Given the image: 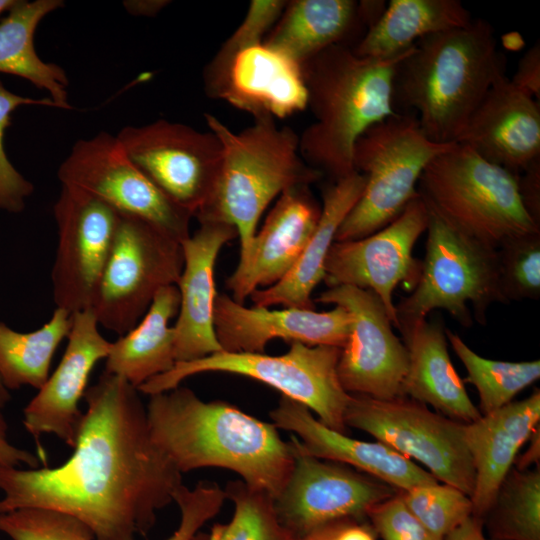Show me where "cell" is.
<instances>
[{
    "instance_id": "1",
    "label": "cell",
    "mask_w": 540,
    "mask_h": 540,
    "mask_svg": "<svg viewBox=\"0 0 540 540\" xmlns=\"http://www.w3.org/2000/svg\"><path fill=\"white\" fill-rule=\"evenodd\" d=\"M83 397L68 460L54 468L0 466V514L52 509L85 523L97 540H137L174 502L182 473L153 442L137 388L103 371Z\"/></svg>"
},
{
    "instance_id": "2",
    "label": "cell",
    "mask_w": 540,
    "mask_h": 540,
    "mask_svg": "<svg viewBox=\"0 0 540 540\" xmlns=\"http://www.w3.org/2000/svg\"><path fill=\"white\" fill-rule=\"evenodd\" d=\"M147 424L155 445L183 474L216 467L275 499L293 465L292 445L278 428L222 400L204 401L178 386L149 396Z\"/></svg>"
},
{
    "instance_id": "3",
    "label": "cell",
    "mask_w": 540,
    "mask_h": 540,
    "mask_svg": "<svg viewBox=\"0 0 540 540\" xmlns=\"http://www.w3.org/2000/svg\"><path fill=\"white\" fill-rule=\"evenodd\" d=\"M505 62L484 19L427 35L397 65L395 109L415 114L432 141L454 143L487 91L505 75Z\"/></svg>"
},
{
    "instance_id": "4",
    "label": "cell",
    "mask_w": 540,
    "mask_h": 540,
    "mask_svg": "<svg viewBox=\"0 0 540 540\" xmlns=\"http://www.w3.org/2000/svg\"><path fill=\"white\" fill-rule=\"evenodd\" d=\"M410 48L391 58L361 57L331 46L307 60L302 74L314 121L299 136L305 162L333 180L354 172L353 149L372 125L395 114L393 81Z\"/></svg>"
},
{
    "instance_id": "5",
    "label": "cell",
    "mask_w": 540,
    "mask_h": 540,
    "mask_svg": "<svg viewBox=\"0 0 540 540\" xmlns=\"http://www.w3.org/2000/svg\"><path fill=\"white\" fill-rule=\"evenodd\" d=\"M204 118L219 138L223 154L212 194L194 218L233 226L240 242V263L268 205L287 189L310 186L323 174L302 158L299 135L289 127H278L273 118H256L238 133L212 114Z\"/></svg>"
},
{
    "instance_id": "6",
    "label": "cell",
    "mask_w": 540,
    "mask_h": 540,
    "mask_svg": "<svg viewBox=\"0 0 540 540\" xmlns=\"http://www.w3.org/2000/svg\"><path fill=\"white\" fill-rule=\"evenodd\" d=\"M417 192L429 209L494 249L517 236L540 232L523 205L517 175L459 143L426 166Z\"/></svg>"
},
{
    "instance_id": "7",
    "label": "cell",
    "mask_w": 540,
    "mask_h": 540,
    "mask_svg": "<svg viewBox=\"0 0 540 540\" xmlns=\"http://www.w3.org/2000/svg\"><path fill=\"white\" fill-rule=\"evenodd\" d=\"M427 209L425 257L411 294L395 305L397 329L401 334L408 331L436 309L447 311L464 327L472 326L473 317L485 324L490 306L505 303L500 290L497 249Z\"/></svg>"
},
{
    "instance_id": "8",
    "label": "cell",
    "mask_w": 540,
    "mask_h": 540,
    "mask_svg": "<svg viewBox=\"0 0 540 540\" xmlns=\"http://www.w3.org/2000/svg\"><path fill=\"white\" fill-rule=\"evenodd\" d=\"M455 143L429 139L409 112H398L364 131L354 145L353 167L366 177L365 187L335 241L364 238L399 217L419 196L417 185L426 166Z\"/></svg>"
},
{
    "instance_id": "9",
    "label": "cell",
    "mask_w": 540,
    "mask_h": 540,
    "mask_svg": "<svg viewBox=\"0 0 540 540\" xmlns=\"http://www.w3.org/2000/svg\"><path fill=\"white\" fill-rule=\"evenodd\" d=\"M341 348L290 343L282 355L219 351L200 359L176 362L172 369L157 375L138 391L146 395L167 392L188 377L222 372L262 382L281 395L306 406L329 428L345 433V412L351 398L338 378Z\"/></svg>"
},
{
    "instance_id": "10",
    "label": "cell",
    "mask_w": 540,
    "mask_h": 540,
    "mask_svg": "<svg viewBox=\"0 0 540 540\" xmlns=\"http://www.w3.org/2000/svg\"><path fill=\"white\" fill-rule=\"evenodd\" d=\"M183 265L179 241L142 218L120 214L90 308L98 324L120 336L127 333L161 288L177 284Z\"/></svg>"
},
{
    "instance_id": "11",
    "label": "cell",
    "mask_w": 540,
    "mask_h": 540,
    "mask_svg": "<svg viewBox=\"0 0 540 540\" xmlns=\"http://www.w3.org/2000/svg\"><path fill=\"white\" fill-rule=\"evenodd\" d=\"M345 425L418 461L438 482L471 496L475 472L464 441V423L406 396L375 399L351 395Z\"/></svg>"
},
{
    "instance_id": "12",
    "label": "cell",
    "mask_w": 540,
    "mask_h": 540,
    "mask_svg": "<svg viewBox=\"0 0 540 540\" xmlns=\"http://www.w3.org/2000/svg\"><path fill=\"white\" fill-rule=\"evenodd\" d=\"M57 175L62 186L80 190L119 214L142 218L180 243L190 236L192 214L146 177L116 136L100 132L77 141Z\"/></svg>"
},
{
    "instance_id": "13",
    "label": "cell",
    "mask_w": 540,
    "mask_h": 540,
    "mask_svg": "<svg viewBox=\"0 0 540 540\" xmlns=\"http://www.w3.org/2000/svg\"><path fill=\"white\" fill-rule=\"evenodd\" d=\"M116 137L146 177L194 218L219 175L223 152L217 135L159 119L126 126Z\"/></svg>"
},
{
    "instance_id": "14",
    "label": "cell",
    "mask_w": 540,
    "mask_h": 540,
    "mask_svg": "<svg viewBox=\"0 0 540 540\" xmlns=\"http://www.w3.org/2000/svg\"><path fill=\"white\" fill-rule=\"evenodd\" d=\"M315 301L340 306L352 319L337 365L343 389L375 399L403 396L408 351L393 332L381 300L370 290L336 286L324 290Z\"/></svg>"
},
{
    "instance_id": "15",
    "label": "cell",
    "mask_w": 540,
    "mask_h": 540,
    "mask_svg": "<svg viewBox=\"0 0 540 540\" xmlns=\"http://www.w3.org/2000/svg\"><path fill=\"white\" fill-rule=\"evenodd\" d=\"M427 224L428 209L418 196L399 217L375 233L335 241L326 258L324 283L328 288L354 286L372 291L397 328L393 294L400 284L413 290L419 279L421 261L412 252Z\"/></svg>"
},
{
    "instance_id": "16",
    "label": "cell",
    "mask_w": 540,
    "mask_h": 540,
    "mask_svg": "<svg viewBox=\"0 0 540 540\" xmlns=\"http://www.w3.org/2000/svg\"><path fill=\"white\" fill-rule=\"evenodd\" d=\"M58 244L53 300L71 314L90 309L110 254L120 214L104 202L62 186L53 206Z\"/></svg>"
},
{
    "instance_id": "17",
    "label": "cell",
    "mask_w": 540,
    "mask_h": 540,
    "mask_svg": "<svg viewBox=\"0 0 540 540\" xmlns=\"http://www.w3.org/2000/svg\"><path fill=\"white\" fill-rule=\"evenodd\" d=\"M292 448L291 474L273 504L279 521L295 538L330 523L366 516L372 506L398 491L353 467Z\"/></svg>"
},
{
    "instance_id": "18",
    "label": "cell",
    "mask_w": 540,
    "mask_h": 540,
    "mask_svg": "<svg viewBox=\"0 0 540 540\" xmlns=\"http://www.w3.org/2000/svg\"><path fill=\"white\" fill-rule=\"evenodd\" d=\"M206 94L254 119L286 118L307 108L301 66L263 43L235 52L204 70Z\"/></svg>"
},
{
    "instance_id": "19",
    "label": "cell",
    "mask_w": 540,
    "mask_h": 540,
    "mask_svg": "<svg viewBox=\"0 0 540 540\" xmlns=\"http://www.w3.org/2000/svg\"><path fill=\"white\" fill-rule=\"evenodd\" d=\"M94 312L72 314L68 343L54 372L23 410L26 431L38 440L53 434L74 448L83 413L79 402L98 361L105 359L112 342L103 337Z\"/></svg>"
},
{
    "instance_id": "20",
    "label": "cell",
    "mask_w": 540,
    "mask_h": 540,
    "mask_svg": "<svg viewBox=\"0 0 540 540\" xmlns=\"http://www.w3.org/2000/svg\"><path fill=\"white\" fill-rule=\"evenodd\" d=\"M352 319L347 310L334 306L329 311L283 307H246L226 294L218 293L214 304V330L225 352L264 353L273 339L308 346L343 348Z\"/></svg>"
},
{
    "instance_id": "21",
    "label": "cell",
    "mask_w": 540,
    "mask_h": 540,
    "mask_svg": "<svg viewBox=\"0 0 540 540\" xmlns=\"http://www.w3.org/2000/svg\"><path fill=\"white\" fill-rule=\"evenodd\" d=\"M272 423L289 431L290 443L300 453L348 465L403 491L438 482L427 470L387 445L362 441L335 431L303 404L281 395L270 411Z\"/></svg>"
},
{
    "instance_id": "22",
    "label": "cell",
    "mask_w": 540,
    "mask_h": 540,
    "mask_svg": "<svg viewBox=\"0 0 540 540\" xmlns=\"http://www.w3.org/2000/svg\"><path fill=\"white\" fill-rule=\"evenodd\" d=\"M320 214L321 205L310 186L284 191L256 232L246 259L238 263L226 280L232 299L244 304L253 291L283 279L299 259Z\"/></svg>"
},
{
    "instance_id": "23",
    "label": "cell",
    "mask_w": 540,
    "mask_h": 540,
    "mask_svg": "<svg viewBox=\"0 0 540 540\" xmlns=\"http://www.w3.org/2000/svg\"><path fill=\"white\" fill-rule=\"evenodd\" d=\"M486 161L518 175L540 159L539 101L506 75L487 91L456 140Z\"/></svg>"
},
{
    "instance_id": "24",
    "label": "cell",
    "mask_w": 540,
    "mask_h": 540,
    "mask_svg": "<svg viewBox=\"0 0 540 540\" xmlns=\"http://www.w3.org/2000/svg\"><path fill=\"white\" fill-rule=\"evenodd\" d=\"M199 229L181 242L184 265L176 284L180 305L173 326L176 362L192 361L222 351L214 330L218 292L215 264L220 250L237 236L230 224L199 222Z\"/></svg>"
},
{
    "instance_id": "25",
    "label": "cell",
    "mask_w": 540,
    "mask_h": 540,
    "mask_svg": "<svg viewBox=\"0 0 540 540\" xmlns=\"http://www.w3.org/2000/svg\"><path fill=\"white\" fill-rule=\"evenodd\" d=\"M540 391L463 425L464 441L471 456L475 482L470 496L473 515L491 509L518 452L539 426Z\"/></svg>"
},
{
    "instance_id": "26",
    "label": "cell",
    "mask_w": 540,
    "mask_h": 540,
    "mask_svg": "<svg viewBox=\"0 0 540 540\" xmlns=\"http://www.w3.org/2000/svg\"><path fill=\"white\" fill-rule=\"evenodd\" d=\"M365 183L366 177L354 172L325 187L318 224L299 259L279 282L252 292L250 298L255 306L315 309L311 296L324 279L329 250L340 225L359 200Z\"/></svg>"
},
{
    "instance_id": "27",
    "label": "cell",
    "mask_w": 540,
    "mask_h": 540,
    "mask_svg": "<svg viewBox=\"0 0 540 540\" xmlns=\"http://www.w3.org/2000/svg\"><path fill=\"white\" fill-rule=\"evenodd\" d=\"M445 329L440 319H425L402 333L409 357L403 396L431 405L458 422L471 423L481 414L450 359Z\"/></svg>"
},
{
    "instance_id": "28",
    "label": "cell",
    "mask_w": 540,
    "mask_h": 540,
    "mask_svg": "<svg viewBox=\"0 0 540 540\" xmlns=\"http://www.w3.org/2000/svg\"><path fill=\"white\" fill-rule=\"evenodd\" d=\"M364 26L367 31L360 2L292 0L263 44L302 66L331 46L349 45L348 39Z\"/></svg>"
},
{
    "instance_id": "29",
    "label": "cell",
    "mask_w": 540,
    "mask_h": 540,
    "mask_svg": "<svg viewBox=\"0 0 540 540\" xmlns=\"http://www.w3.org/2000/svg\"><path fill=\"white\" fill-rule=\"evenodd\" d=\"M179 305L176 285L161 288L137 325L112 342L104 371L138 389L172 369L176 363L175 336L169 322L178 314Z\"/></svg>"
},
{
    "instance_id": "30",
    "label": "cell",
    "mask_w": 540,
    "mask_h": 540,
    "mask_svg": "<svg viewBox=\"0 0 540 540\" xmlns=\"http://www.w3.org/2000/svg\"><path fill=\"white\" fill-rule=\"evenodd\" d=\"M472 20L458 0H391L353 51L361 57L391 58L427 35L464 27Z\"/></svg>"
},
{
    "instance_id": "31",
    "label": "cell",
    "mask_w": 540,
    "mask_h": 540,
    "mask_svg": "<svg viewBox=\"0 0 540 540\" xmlns=\"http://www.w3.org/2000/svg\"><path fill=\"white\" fill-rule=\"evenodd\" d=\"M62 6L61 0H16L0 20V72L22 77L46 90L56 108L71 109L65 71L43 61L34 47V34L41 20Z\"/></svg>"
},
{
    "instance_id": "32",
    "label": "cell",
    "mask_w": 540,
    "mask_h": 540,
    "mask_svg": "<svg viewBox=\"0 0 540 540\" xmlns=\"http://www.w3.org/2000/svg\"><path fill=\"white\" fill-rule=\"evenodd\" d=\"M72 314L56 308L48 322L32 332H18L0 323V378L8 390L22 386L40 389L47 381L51 361L67 338Z\"/></svg>"
},
{
    "instance_id": "33",
    "label": "cell",
    "mask_w": 540,
    "mask_h": 540,
    "mask_svg": "<svg viewBox=\"0 0 540 540\" xmlns=\"http://www.w3.org/2000/svg\"><path fill=\"white\" fill-rule=\"evenodd\" d=\"M446 338L464 365L467 378L479 396L481 415L513 401L517 394L540 378V361L510 362L484 358L474 352L455 332L445 329Z\"/></svg>"
},
{
    "instance_id": "34",
    "label": "cell",
    "mask_w": 540,
    "mask_h": 540,
    "mask_svg": "<svg viewBox=\"0 0 540 540\" xmlns=\"http://www.w3.org/2000/svg\"><path fill=\"white\" fill-rule=\"evenodd\" d=\"M496 536L505 540H540V468L510 470L489 510Z\"/></svg>"
},
{
    "instance_id": "35",
    "label": "cell",
    "mask_w": 540,
    "mask_h": 540,
    "mask_svg": "<svg viewBox=\"0 0 540 540\" xmlns=\"http://www.w3.org/2000/svg\"><path fill=\"white\" fill-rule=\"evenodd\" d=\"M224 490L234 512L228 523L211 528L210 540H296L279 521L270 495L242 480L227 482Z\"/></svg>"
},
{
    "instance_id": "36",
    "label": "cell",
    "mask_w": 540,
    "mask_h": 540,
    "mask_svg": "<svg viewBox=\"0 0 540 540\" xmlns=\"http://www.w3.org/2000/svg\"><path fill=\"white\" fill-rule=\"evenodd\" d=\"M399 492L408 509L439 540L473 515L470 497L448 484L435 482Z\"/></svg>"
},
{
    "instance_id": "37",
    "label": "cell",
    "mask_w": 540,
    "mask_h": 540,
    "mask_svg": "<svg viewBox=\"0 0 540 540\" xmlns=\"http://www.w3.org/2000/svg\"><path fill=\"white\" fill-rule=\"evenodd\" d=\"M499 283L505 303L540 297V232L512 238L497 249Z\"/></svg>"
},
{
    "instance_id": "38",
    "label": "cell",
    "mask_w": 540,
    "mask_h": 540,
    "mask_svg": "<svg viewBox=\"0 0 540 540\" xmlns=\"http://www.w3.org/2000/svg\"><path fill=\"white\" fill-rule=\"evenodd\" d=\"M0 532L11 540H97L92 530L79 519L37 507L0 514Z\"/></svg>"
},
{
    "instance_id": "39",
    "label": "cell",
    "mask_w": 540,
    "mask_h": 540,
    "mask_svg": "<svg viewBox=\"0 0 540 540\" xmlns=\"http://www.w3.org/2000/svg\"><path fill=\"white\" fill-rule=\"evenodd\" d=\"M29 104L56 108L50 98L32 99L17 95L6 89L0 80V209L11 213H19L24 209L25 200L34 191V186L9 161L4 147V136L11 123L13 111L21 105Z\"/></svg>"
},
{
    "instance_id": "40",
    "label": "cell",
    "mask_w": 540,
    "mask_h": 540,
    "mask_svg": "<svg viewBox=\"0 0 540 540\" xmlns=\"http://www.w3.org/2000/svg\"><path fill=\"white\" fill-rule=\"evenodd\" d=\"M226 500L224 488L215 482L200 481L193 488L182 484L174 495L180 513L179 523L165 540H193L199 530L220 512Z\"/></svg>"
},
{
    "instance_id": "41",
    "label": "cell",
    "mask_w": 540,
    "mask_h": 540,
    "mask_svg": "<svg viewBox=\"0 0 540 540\" xmlns=\"http://www.w3.org/2000/svg\"><path fill=\"white\" fill-rule=\"evenodd\" d=\"M286 4L285 0H252L244 19L210 63H222L241 49L263 43Z\"/></svg>"
},
{
    "instance_id": "42",
    "label": "cell",
    "mask_w": 540,
    "mask_h": 540,
    "mask_svg": "<svg viewBox=\"0 0 540 540\" xmlns=\"http://www.w3.org/2000/svg\"><path fill=\"white\" fill-rule=\"evenodd\" d=\"M366 516L383 540H439L408 509L399 491L372 506Z\"/></svg>"
},
{
    "instance_id": "43",
    "label": "cell",
    "mask_w": 540,
    "mask_h": 540,
    "mask_svg": "<svg viewBox=\"0 0 540 540\" xmlns=\"http://www.w3.org/2000/svg\"><path fill=\"white\" fill-rule=\"evenodd\" d=\"M511 82L520 90L540 99V44L531 46L520 58Z\"/></svg>"
},
{
    "instance_id": "44",
    "label": "cell",
    "mask_w": 540,
    "mask_h": 540,
    "mask_svg": "<svg viewBox=\"0 0 540 540\" xmlns=\"http://www.w3.org/2000/svg\"><path fill=\"white\" fill-rule=\"evenodd\" d=\"M517 183L527 213L540 225V159L517 175Z\"/></svg>"
},
{
    "instance_id": "45",
    "label": "cell",
    "mask_w": 540,
    "mask_h": 540,
    "mask_svg": "<svg viewBox=\"0 0 540 540\" xmlns=\"http://www.w3.org/2000/svg\"><path fill=\"white\" fill-rule=\"evenodd\" d=\"M40 460L34 453L12 444L8 438L7 421L0 409V466L38 468Z\"/></svg>"
},
{
    "instance_id": "46",
    "label": "cell",
    "mask_w": 540,
    "mask_h": 540,
    "mask_svg": "<svg viewBox=\"0 0 540 540\" xmlns=\"http://www.w3.org/2000/svg\"><path fill=\"white\" fill-rule=\"evenodd\" d=\"M443 540H488L483 532L479 517L474 515L466 518L462 523L445 535Z\"/></svg>"
},
{
    "instance_id": "47",
    "label": "cell",
    "mask_w": 540,
    "mask_h": 540,
    "mask_svg": "<svg viewBox=\"0 0 540 540\" xmlns=\"http://www.w3.org/2000/svg\"><path fill=\"white\" fill-rule=\"evenodd\" d=\"M347 520L327 524L317 528L296 540H345L344 528Z\"/></svg>"
},
{
    "instance_id": "48",
    "label": "cell",
    "mask_w": 540,
    "mask_h": 540,
    "mask_svg": "<svg viewBox=\"0 0 540 540\" xmlns=\"http://www.w3.org/2000/svg\"><path fill=\"white\" fill-rule=\"evenodd\" d=\"M528 449L524 452L520 459L515 460L518 470L529 469L531 465H539L540 459V430L539 426L531 434Z\"/></svg>"
},
{
    "instance_id": "49",
    "label": "cell",
    "mask_w": 540,
    "mask_h": 540,
    "mask_svg": "<svg viewBox=\"0 0 540 540\" xmlns=\"http://www.w3.org/2000/svg\"><path fill=\"white\" fill-rule=\"evenodd\" d=\"M168 3L165 0H133L125 1L123 5L133 15L154 16Z\"/></svg>"
},
{
    "instance_id": "50",
    "label": "cell",
    "mask_w": 540,
    "mask_h": 540,
    "mask_svg": "<svg viewBox=\"0 0 540 540\" xmlns=\"http://www.w3.org/2000/svg\"><path fill=\"white\" fill-rule=\"evenodd\" d=\"M10 399L11 396L9 390L4 386L0 378V409H3V407L10 401Z\"/></svg>"
},
{
    "instance_id": "51",
    "label": "cell",
    "mask_w": 540,
    "mask_h": 540,
    "mask_svg": "<svg viewBox=\"0 0 540 540\" xmlns=\"http://www.w3.org/2000/svg\"><path fill=\"white\" fill-rule=\"evenodd\" d=\"M15 2L16 0H0V16L3 13L8 12Z\"/></svg>"
},
{
    "instance_id": "52",
    "label": "cell",
    "mask_w": 540,
    "mask_h": 540,
    "mask_svg": "<svg viewBox=\"0 0 540 540\" xmlns=\"http://www.w3.org/2000/svg\"><path fill=\"white\" fill-rule=\"evenodd\" d=\"M193 540H210L208 534L198 533Z\"/></svg>"
}]
</instances>
